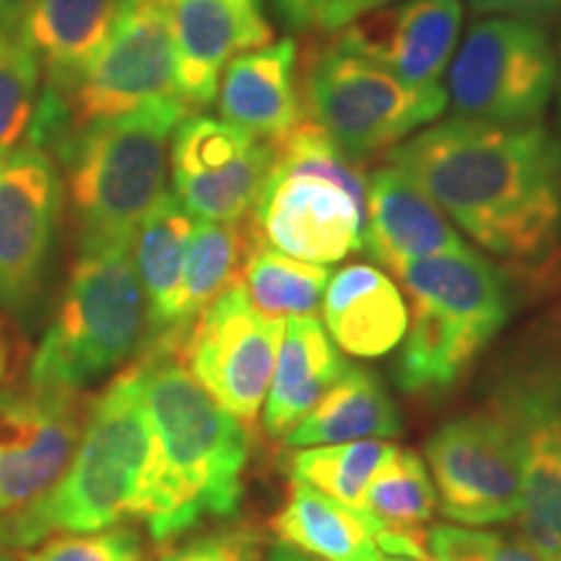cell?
<instances>
[{
    "instance_id": "cell-1",
    "label": "cell",
    "mask_w": 561,
    "mask_h": 561,
    "mask_svg": "<svg viewBox=\"0 0 561 561\" xmlns=\"http://www.w3.org/2000/svg\"><path fill=\"white\" fill-rule=\"evenodd\" d=\"M388 164L434 201L476 244L538 263L561 234V140L543 125L450 117L388 151Z\"/></svg>"
},
{
    "instance_id": "cell-2",
    "label": "cell",
    "mask_w": 561,
    "mask_h": 561,
    "mask_svg": "<svg viewBox=\"0 0 561 561\" xmlns=\"http://www.w3.org/2000/svg\"><path fill=\"white\" fill-rule=\"evenodd\" d=\"M136 367L157 442L144 523L151 541L167 546L206 520H221L240 510L250 432L195 380L180 346L149 343Z\"/></svg>"
},
{
    "instance_id": "cell-3",
    "label": "cell",
    "mask_w": 561,
    "mask_h": 561,
    "mask_svg": "<svg viewBox=\"0 0 561 561\" xmlns=\"http://www.w3.org/2000/svg\"><path fill=\"white\" fill-rule=\"evenodd\" d=\"M157 468V442L136 362L87 405L66 471L45 494L0 517V549H34L62 533H96L144 520Z\"/></svg>"
},
{
    "instance_id": "cell-4",
    "label": "cell",
    "mask_w": 561,
    "mask_h": 561,
    "mask_svg": "<svg viewBox=\"0 0 561 561\" xmlns=\"http://www.w3.org/2000/svg\"><path fill=\"white\" fill-rule=\"evenodd\" d=\"M187 112L161 100L91 123L55 149L79 252L130 250L138 224L167 193L170 144Z\"/></svg>"
},
{
    "instance_id": "cell-5",
    "label": "cell",
    "mask_w": 561,
    "mask_h": 561,
    "mask_svg": "<svg viewBox=\"0 0 561 561\" xmlns=\"http://www.w3.org/2000/svg\"><path fill=\"white\" fill-rule=\"evenodd\" d=\"M252 221L268 248L314 265L362 252L369 180L318 123L305 117L273 140Z\"/></svg>"
},
{
    "instance_id": "cell-6",
    "label": "cell",
    "mask_w": 561,
    "mask_h": 561,
    "mask_svg": "<svg viewBox=\"0 0 561 561\" xmlns=\"http://www.w3.org/2000/svg\"><path fill=\"white\" fill-rule=\"evenodd\" d=\"M396 276L411 299L398 385L413 396L450 390L510 322V280L471 248L411 261Z\"/></svg>"
},
{
    "instance_id": "cell-7",
    "label": "cell",
    "mask_w": 561,
    "mask_h": 561,
    "mask_svg": "<svg viewBox=\"0 0 561 561\" xmlns=\"http://www.w3.org/2000/svg\"><path fill=\"white\" fill-rule=\"evenodd\" d=\"M149 341V307L130 250L79 252L26 385L81 392L123 369Z\"/></svg>"
},
{
    "instance_id": "cell-8",
    "label": "cell",
    "mask_w": 561,
    "mask_h": 561,
    "mask_svg": "<svg viewBox=\"0 0 561 561\" xmlns=\"http://www.w3.org/2000/svg\"><path fill=\"white\" fill-rule=\"evenodd\" d=\"M486 409L520 455L523 538L561 561V328H538L510 351L491 377Z\"/></svg>"
},
{
    "instance_id": "cell-9",
    "label": "cell",
    "mask_w": 561,
    "mask_h": 561,
    "mask_svg": "<svg viewBox=\"0 0 561 561\" xmlns=\"http://www.w3.org/2000/svg\"><path fill=\"white\" fill-rule=\"evenodd\" d=\"M299 94L307 117L354 161L390 151L447 107L442 87H405L385 68L335 45L310 53Z\"/></svg>"
},
{
    "instance_id": "cell-10",
    "label": "cell",
    "mask_w": 561,
    "mask_h": 561,
    "mask_svg": "<svg viewBox=\"0 0 561 561\" xmlns=\"http://www.w3.org/2000/svg\"><path fill=\"white\" fill-rule=\"evenodd\" d=\"M557 91V53L538 21H476L455 53L447 104L455 117L494 125H538Z\"/></svg>"
},
{
    "instance_id": "cell-11",
    "label": "cell",
    "mask_w": 561,
    "mask_h": 561,
    "mask_svg": "<svg viewBox=\"0 0 561 561\" xmlns=\"http://www.w3.org/2000/svg\"><path fill=\"white\" fill-rule=\"evenodd\" d=\"M58 100L66 110V138L91 123L128 115L146 104L180 100L174 89L170 0H123L102 50Z\"/></svg>"
},
{
    "instance_id": "cell-12",
    "label": "cell",
    "mask_w": 561,
    "mask_h": 561,
    "mask_svg": "<svg viewBox=\"0 0 561 561\" xmlns=\"http://www.w3.org/2000/svg\"><path fill=\"white\" fill-rule=\"evenodd\" d=\"M426 462L450 520L483 528L520 515V455L507 426L489 409L445 421L426 442Z\"/></svg>"
},
{
    "instance_id": "cell-13",
    "label": "cell",
    "mask_w": 561,
    "mask_h": 561,
    "mask_svg": "<svg viewBox=\"0 0 561 561\" xmlns=\"http://www.w3.org/2000/svg\"><path fill=\"white\" fill-rule=\"evenodd\" d=\"M284 320L257 312L240 280L195 318L180 356L221 409L250 424L268 396Z\"/></svg>"
},
{
    "instance_id": "cell-14",
    "label": "cell",
    "mask_w": 561,
    "mask_h": 561,
    "mask_svg": "<svg viewBox=\"0 0 561 561\" xmlns=\"http://www.w3.org/2000/svg\"><path fill=\"white\" fill-rule=\"evenodd\" d=\"M66 191L47 151L26 144L0 153V307L26 318L37 305L58 237Z\"/></svg>"
},
{
    "instance_id": "cell-15",
    "label": "cell",
    "mask_w": 561,
    "mask_h": 561,
    "mask_svg": "<svg viewBox=\"0 0 561 561\" xmlns=\"http://www.w3.org/2000/svg\"><path fill=\"white\" fill-rule=\"evenodd\" d=\"M271 159L268 140L221 117L185 115L170 144L174 195L195 219L242 221L252 216Z\"/></svg>"
},
{
    "instance_id": "cell-16",
    "label": "cell",
    "mask_w": 561,
    "mask_h": 561,
    "mask_svg": "<svg viewBox=\"0 0 561 561\" xmlns=\"http://www.w3.org/2000/svg\"><path fill=\"white\" fill-rule=\"evenodd\" d=\"M87 403L53 388L0 390V517L45 494L79 445Z\"/></svg>"
},
{
    "instance_id": "cell-17",
    "label": "cell",
    "mask_w": 561,
    "mask_h": 561,
    "mask_svg": "<svg viewBox=\"0 0 561 561\" xmlns=\"http://www.w3.org/2000/svg\"><path fill=\"white\" fill-rule=\"evenodd\" d=\"M460 0H401L335 32L333 45L375 62L405 87H439L460 37Z\"/></svg>"
},
{
    "instance_id": "cell-18",
    "label": "cell",
    "mask_w": 561,
    "mask_h": 561,
    "mask_svg": "<svg viewBox=\"0 0 561 561\" xmlns=\"http://www.w3.org/2000/svg\"><path fill=\"white\" fill-rule=\"evenodd\" d=\"M174 89L191 110H206L219 94L224 68L237 55L273 39L261 3L250 0H170Z\"/></svg>"
},
{
    "instance_id": "cell-19",
    "label": "cell",
    "mask_w": 561,
    "mask_h": 561,
    "mask_svg": "<svg viewBox=\"0 0 561 561\" xmlns=\"http://www.w3.org/2000/svg\"><path fill=\"white\" fill-rule=\"evenodd\" d=\"M468 244L434 201L398 167H382L369 178L367 229L362 250L396 273L421 257L460 252Z\"/></svg>"
},
{
    "instance_id": "cell-20",
    "label": "cell",
    "mask_w": 561,
    "mask_h": 561,
    "mask_svg": "<svg viewBox=\"0 0 561 561\" xmlns=\"http://www.w3.org/2000/svg\"><path fill=\"white\" fill-rule=\"evenodd\" d=\"M221 121L261 140H278L305 121L297 83V42H268L237 55L219 83Z\"/></svg>"
},
{
    "instance_id": "cell-21",
    "label": "cell",
    "mask_w": 561,
    "mask_h": 561,
    "mask_svg": "<svg viewBox=\"0 0 561 561\" xmlns=\"http://www.w3.org/2000/svg\"><path fill=\"white\" fill-rule=\"evenodd\" d=\"M322 318L343 354L377 359L401 346L409 331V307L388 273L354 263L328 280Z\"/></svg>"
},
{
    "instance_id": "cell-22",
    "label": "cell",
    "mask_w": 561,
    "mask_h": 561,
    "mask_svg": "<svg viewBox=\"0 0 561 561\" xmlns=\"http://www.w3.org/2000/svg\"><path fill=\"white\" fill-rule=\"evenodd\" d=\"M123 0H34L21 39L45 70L42 89L66 96L115 26Z\"/></svg>"
},
{
    "instance_id": "cell-23",
    "label": "cell",
    "mask_w": 561,
    "mask_h": 561,
    "mask_svg": "<svg viewBox=\"0 0 561 561\" xmlns=\"http://www.w3.org/2000/svg\"><path fill=\"white\" fill-rule=\"evenodd\" d=\"M195 227V216L164 193L138 224L133 237V265H136L146 307H149V343L182 346L180 335V286L185 252ZM144 346V348H146Z\"/></svg>"
},
{
    "instance_id": "cell-24",
    "label": "cell",
    "mask_w": 561,
    "mask_h": 561,
    "mask_svg": "<svg viewBox=\"0 0 561 561\" xmlns=\"http://www.w3.org/2000/svg\"><path fill=\"white\" fill-rule=\"evenodd\" d=\"M346 364L325 325L312 314L284 320V339L263 403L268 437L284 442L286 434L333 388Z\"/></svg>"
},
{
    "instance_id": "cell-25",
    "label": "cell",
    "mask_w": 561,
    "mask_h": 561,
    "mask_svg": "<svg viewBox=\"0 0 561 561\" xmlns=\"http://www.w3.org/2000/svg\"><path fill=\"white\" fill-rule=\"evenodd\" d=\"M280 543L322 561H382L375 543L377 523L364 512L322 494L310 483L291 479L284 507L273 517Z\"/></svg>"
},
{
    "instance_id": "cell-26",
    "label": "cell",
    "mask_w": 561,
    "mask_h": 561,
    "mask_svg": "<svg viewBox=\"0 0 561 561\" xmlns=\"http://www.w3.org/2000/svg\"><path fill=\"white\" fill-rule=\"evenodd\" d=\"M401 430V413L375 371L346 364L320 403L286 434L284 445L301 450L356 439L398 437Z\"/></svg>"
},
{
    "instance_id": "cell-27",
    "label": "cell",
    "mask_w": 561,
    "mask_h": 561,
    "mask_svg": "<svg viewBox=\"0 0 561 561\" xmlns=\"http://www.w3.org/2000/svg\"><path fill=\"white\" fill-rule=\"evenodd\" d=\"M263 242L252 216L242 221L195 219L180 286V335L185 341L195 318L242 280V271Z\"/></svg>"
},
{
    "instance_id": "cell-28",
    "label": "cell",
    "mask_w": 561,
    "mask_h": 561,
    "mask_svg": "<svg viewBox=\"0 0 561 561\" xmlns=\"http://www.w3.org/2000/svg\"><path fill=\"white\" fill-rule=\"evenodd\" d=\"M331 271L284 255L261 242L242 271V286L257 312L273 320L310 318L325 297Z\"/></svg>"
},
{
    "instance_id": "cell-29",
    "label": "cell",
    "mask_w": 561,
    "mask_h": 561,
    "mask_svg": "<svg viewBox=\"0 0 561 561\" xmlns=\"http://www.w3.org/2000/svg\"><path fill=\"white\" fill-rule=\"evenodd\" d=\"M437 507V489L424 458L401 447L382 462L364 494V510L377 523V533L390 530L426 538L424 528Z\"/></svg>"
},
{
    "instance_id": "cell-30",
    "label": "cell",
    "mask_w": 561,
    "mask_h": 561,
    "mask_svg": "<svg viewBox=\"0 0 561 561\" xmlns=\"http://www.w3.org/2000/svg\"><path fill=\"white\" fill-rule=\"evenodd\" d=\"M398 447L382 439H356L341 442V445H320L301 447L286 460L289 479L305 481L320 489L322 494L333 496L346 504V507L364 512V494H367L369 481L380 471L385 460L396 453Z\"/></svg>"
},
{
    "instance_id": "cell-31",
    "label": "cell",
    "mask_w": 561,
    "mask_h": 561,
    "mask_svg": "<svg viewBox=\"0 0 561 561\" xmlns=\"http://www.w3.org/2000/svg\"><path fill=\"white\" fill-rule=\"evenodd\" d=\"M39 60L21 34H0V153L30 133L39 100Z\"/></svg>"
},
{
    "instance_id": "cell-32",
    "label": "cell",
    "mask_w": 561,
    "mask_h": 561,
    "mask_svg": "<svg viewBox=\"0 0 561 561\" xmlns=\"http://www.w3.org/2000/svg\"><path fill=\"white\" fill-rule=\"evenodd\" d=\"M432 561H549L525 538L466 525H434L426 533Z\"/></svg>"
},
{
    "instance_id": "cell-33",
    "label": "cell",
    "mask_w": 561,
    "mask_h": 561,
    "mask_svg": "<svg viewBox=\"0 0 561 561\" xmlns=\"http://www.w3.org/2000/svg\"><path fill=\"white\" fill-rule=\"evenodd\" d=\"M144 536L130 525L96 533H62L34 546L24 561H144Z\"/></svg>"
},
{
    "instance_id": "cell-34",
    "label": "cell",
    "mask_w": 561,
    "mask_h": 561,
    "mask_svg": "<svg viewBox=\"0 0 561 561\" xmlns=\"http://www.w3.org/2000/svg\"><path fill=\"white\" fill-rule=\"evenodd\" d=\"M161 561H265L263 538L252 528H221L174 546Z\"/></svg>"
},
{
    "instance_id": "cell-35",
    "label": "cell",
    "mask_w": 561,
    "mask_h": 561,
    "mask_svg": "<svg viewBox=\"0 0 561 561\" xmlns=\"http://www.w3.org/2000/svg\"><path fill=\"white\" fill-rule=\"evenodd\" d=\"M479 16L541 21L561 13V0H466Z\"/></svg>"
},
{
    "instance_id": "cell-36",
    "label": "cell",
    "mask_w": 561,
    "mask_h": 561,
    "mask_svg": "<svg viewBox=\"0 0 561 561\" xmlns=\"http://www.w3.org/2000/svg\"><path fill=\"white\" fill-rule=\"evenodd\" d=\"M396 3H401V0H325L318 26L325 32H339L343 26H348L351 21Z\"/></svg>"
},
{
    "instance_id": "cell-37",
    "label": "cell",
    "mask_w": 561,
    "mask_h": 561,
    "mask_svg": "<svg viewBox=\"0 0 561 561\" xmlns=\"http://www.w3.org/2000/svg\"><path fill=\"white\" fill-rule=\"evenodd\" d=\"M273 5L286 26L305 32L318 26L325 0H273Z\"/></svg>"
},
{
    "instance_id": "cell-38",
    "label": "cell",
    "mask_w": 561,
    "mask_h": 561,
    "mask_svg": "<svg viewBox=\"0 0 561 561\" xmlns=\"http://www.w3.org/2000/svg\"><path fill=\"white\" fill-rule=\"evenodd\" d=\"M34 0H0V34H19Z\"/></svg>"
},
{
    "instance_id": "cell-39",
    "label": "cell",
    "mask_w": 561,
    "mask_h": 561,
    "mask_svg": "<svg viewBox=\"0 0 561 561\" xmlns=\"http://www.w3.org/2000/svg\"><path fill=\"white\" fill-rule=\"evenodd\" d=\"M265 561H314L310 553H305V551H299V549H291V546H286V543H276L273 546V549L268 551V559Z\"/></svg>"
},
{
    "instance_id": "cell-40",
    "label": "cell",
    "mask_w": 561,
    "mask_h": 561,
    "mask_svg": "<svg viewBox=\"0 0 561 561\" xmlns=\"http://www.w3.org/2000/svg\"><path fill=\"white\" fill-rule=\"evenodd\" d=\"M9 367H11V343H9V335L3 331V325H0V382H3L5 375H9Z\"/></svg>"
},
{
    "instance_id": "cell-41",
    "label": "cell",
    "mask_w": 561,
    "mask_h": 561,
    "mask_svg": "<svg viewBox=\"0 0 561 561\" xmlns=\"http://www.w3.org/2000/svg\"><path fill=\"white\" fill-rule=\"evenodd\" d=\"M557 94H559V125H561V53L557 58Z\"/></svg>"
},
{
    "instance_id": "cell-42",
    "label": "cell",
    "mask_w": 561,
    "mask_h": 561,
    "mask_svg": "<svg viewBox=\"0 0 561 561\" xmlns=\"http://www.w3.org/2000/svg\"><path fill=\"white\" fill-rule=\"evenodd\" d=\"M0 561H21L16 557V551H9V549H0Z\"/></svg>"
},
{
    "instance_id": "cell-43",
    "label": "cell",
    "mask_w": 561,
    "mask_h": 561,
    "mask_svg": "<svg viewBox=\"0 0 561 561\" xmlns=\"http://www.w3.org/2000/svg\"><path fill=\"white\" fill-rule=\"evenodd\" d=\"M382 561H419V559H405V557H388V559H382Z\"/></svg>"
},
{
    "instance_id": "cell-44",
    "label": "cell",
    "mask_w": 561,
    "mask_h": 561,
    "mask_svg": "<svg viewBox=\"0 0 561 561\" xmlns=\"http://www.w3.org/2000/svg\"><path fill=\"white\" fill-rule=\"evenodd\" d=\"M250 3H261V0H250Z\"/></svg>"
}]
</instances>
